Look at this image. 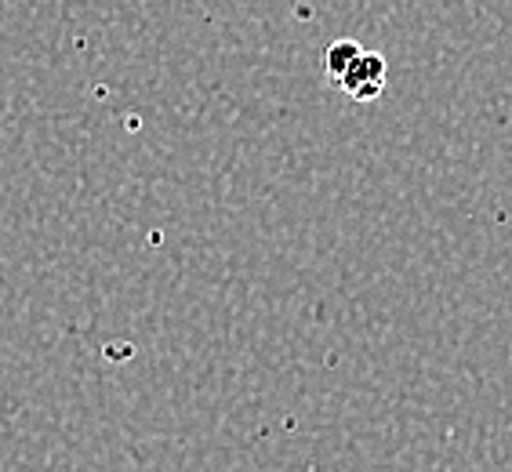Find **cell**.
Masks as SVG:
<instances>
[{"label":"cell","mask_w":512,"mask_h":472,"mask_svg":"<svg viewBox=\"0 0 512 472\" xmlns=\"http://www.w3.org/2000/svg\"><path fill=\"white\" fill-rule=\"evenodd\" d=\"M324 73L342 95H349L353 102H375L385 91L389 80V66L378 51H367L356 40H335L324 55Z\"/></svg>","instance_id":"cell-1"}]
</instances>
